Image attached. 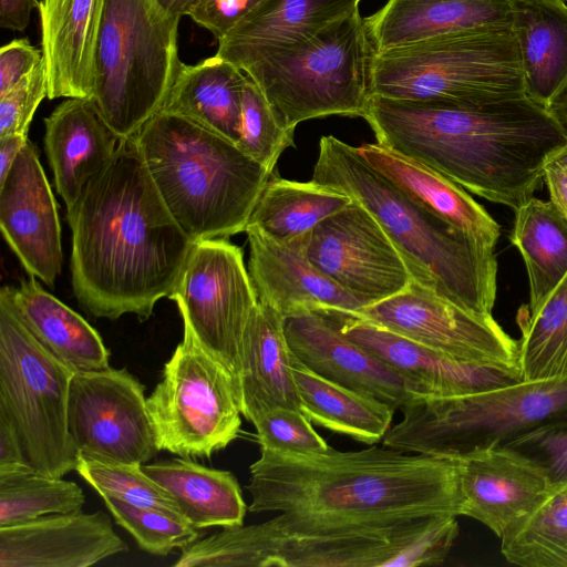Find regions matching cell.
I'll list each match as a JSON object with an SVG mask.
<instances>
[{
    "label": "cell",
    "instance_id": "1",
    "mask_svg": "<svg viewBox=\"0 0 567 567\" xmlns=\"http://www.w3.org/2000/svg\"><path fill=\"white\" fill-rule=\"evenodd\" d=\"M68 212L71 280L94 318L147 320L172 292L194 243L163 202L133 137Z\"/></svg>",
    "mask_w": 567,
    "mask_h": 567
},
{
    "label": "cell",
    "instance_id": "2",
    "mask_svg": "<svg viewBox=\"0 0 567 567\" xmlns=\"http://www.w3.org/2000/svg\"><path fill=\"white\" fill-rule=\"evenodd\" d=\"M252 513L330 527L394 526L462 515L458 461L375 445L317 455L260 449L249 466Z\"/></svg>",
    "mask_w": 567,
    "mask_h": 567
},
{
    "label": "cell",
    "instance_id": "3",
    "mask_svg": "<svg viewBox=\"0 0 567 567\" xmlns=\"http://www.w3.org/2000/svg\"><path fill=\"white\" fill-rule=\"evenodd\" d=\"M363 118L380 145L514 210L538 188L547 155L567 143L527 95L478 104L371 95Z\"/></svg>",
    "mask_w": 567,
    "mask_h": 567
},
{
    "label": "cell",
    "instance_id": "4",
    "mask_svg": "<svg viewBox=\"0 0 567 567\" xmlns=\"http://www.w3.org/2000/svg\"><path fill=\"white\" fill-rule=\"evenodd\" d=\"M311 179L363 205L400 250L413 280L464 309L492 315L497 290L493 248L419 205L357 146L336 136H321Z\"/></svg>",
    "mask_w": 567,
    "mask_h": 567
},
{
    "label": "cell",
    "instance_id": "5",
    "mask_svg": "<svg viewBox=\"0 0 567 567\" xmlns=\"http://www.w3.org/2000/svg\"><path fill=\"white\" fill-rule=\"evenodd\" d=\"M453 515L394 526L330 527L290 522L223 527L185 548L173 566L416 567L442 564L457 535Z\"/></svg>",
    "mask_w": 567,
    "mask_h": 567
},
{
    "label": "cell",
    "instance_id": "6",
    "mask_svg": "<svg viewBox=\"0 0 567 567\" xmlns=\"http://www.w3.org/2000/svg\"><path fill=\"white\" fill-rule=\"evenodd\" d=\"M133 138L167 209L193 243L246 230L270 171L229 140L163 111Z\"/></svg>",
    "mask_w": 567,
    "mask_h": 567
},
{
    "label": "cell",
    "instance_id": "7",
    "mask_svg": "<svg viewBox=\"0 0 567 567\" xmlns=\"http://www.w3.org/2000/svg\"><path fill=\"white\" fill-rule=\"evenodd\" d=\"M371 95L458 104L525 96L512 25L450 33L375 52Z\"/></svg>",
    "mask_w": 567,
    "mask_h": 567
},
{
    "label": "cell",
    "instance_id": "8",
    "mask_svg": "<svg viewBox=\"0 0 567 567\" xmlns=\"http://www.w3.org/2000/svg\"><path fill=\"white\" fill-rule=\"evenodd\" d=\"M179 20L157 0H106L91 101L121 140L162 110L182 70Z\"/></svg>",
    "mask_w": 567,
    "mask_h": 567
},
{
    "label": "cell",
    "instance_id": "9",
    "mask_svg": "<svg viewBox=\"0 0 567 567\" xmlns=\"http://www.w3.org/2000/svg\"><path fill=\"white\" fill-rule=\"evenodd\" d=\"M383 445L446 458L506 445L567 414V377L522 380L460 396H419L404 406Z\"/></svg>",
    "mask_w": 567,
    "mask_h": 567
},
{
    "label": "cell",
    "instance_id": "10",
    "mask_svg": "<svg viewBox=\"0 0 567 567\" xmlns=\"http://www.w3.org/2000/svg\"><path fill=\"white\" fill-rule=\"evenodd\" d=\"M374 53L357 9L243 72L264 93L281 125L295 132L298 124L312 118L363 117L371 96Z\"/></svg>",
    "mask_w": 567,
    "mask_h": 567
},
{
    "label": "cell",
    "instance_id": "11",
    "mask_svg": "<svg viewBox=\"0 0 567 567\" xmlns=\"http://www.w3.org/2000/svg\"><path fill=\"white\" fill-rule=\"evenodd\" d=\"M73 373L0 299V414L16 430L29 465L52 477H63L78 464L68 427Z\"/></svg>",
    "mask_w": 567,
    "mask_h": 567
},
{
    "label": "cell",
    "instance_id": "12",
    "mask_svg": "<svg viewBox=\"0 0 567 567\" xmlns=\"http://www.w3.org/2000/svg\"><path fill=\"white\" fill-rule=\"evenodd\" d=\"M146 403L158 450L181 457H210L240 432L236 380L186 322Z\"/></svg>",
    "mask_w": 567,
    "mask_h": 567
},
{
    "label": "cell",
    "instance_id": "13",
    "mask_svg": "<svg viewBox=\"0 0 567 567\" xmlns=\"http://www.w3.org/2000/svg\"><path fill=\"white\" fill-rule=\"evenodd\" d=\"M199 343L237 379L246 326L258 303L240 247L227 238L194 243L167 297Z\"/></svg>",
    "mask_w": 567,
    "mask_h": 567
},
{
    "label": "cell",
    "instance_id": "14",
    "mask_svg": "<svg viewBox=\"0 0 567 567\" xmlns=\"http://www.w3.org/2000/svg\"><path fill=\"white\" fill-rule=\"evenodd\" d=\"M359 316L454 359L520 371L517 340L492 315L464 309L415 280Z\"/></svg>",
    "mask_w": 567,
    "mask_h": 567
},
{
    "label": "cell",
    "instance_id": "15",
    "mask_svg": "<svg viewBox=\"0 0 567 567\" xmlns=\"http://www.w3.org/2000/svg\"><path fill=\"white\" fill-rule=\"evenodd\" d=\"M144 385L125 368L74 372L68 427L79 453L144 464L158 452Z\"/></svg>",
    "mask_w": 567,
    "mask_h": 567
},
{
    "label": "cell",
    "instance_id": "16",
    "mask_svg": "<svg viewBox=\"0 0 567 567\" xmlns=\"http://www.w3.org/2000/svg\"><path fill=\"white\" fill-rule=\"evenodd\" d=\"M305 252L322 274L364 308L401 292L413 280L392 239L355 200L311 231Z\"/></svg>",
    "mask_w": 567,
    "mask_h": 567
},
{
    "label": "cell",
    "instance_id": "17",
    "mask_svg": "<svg viewBox=\"0 0 567 567\" xmlns=\"http://www.w3.org/2000/svg\"><path fill=\"white\" fill-rule=\"evenodd\" d=\"M284 328L293 355L327 380L373 395L395 410L425 396L409 377L343 336L323 310L286 317Z\"/></svg>",
    "mask_w": 567,
    "mask_h": 567
},
{
    "label": "cell",
    "instance_id": "18",
    "mask_svg": "<svg viewBox=\"0 0 567 567\" xmlns=\"http://www.w3.org/2000/svg\"><path fill=\"white\" fill-rule=\"evenodd\" d=\"M0 228L25 271L52 287L61 274V226L54 195L28 140L0 183Z\"/></svg>",
    "mask_w": 567,
    "mask_h": 567
},
{
    "label": "cell",
    "instance_id": "19",
    "mask_svg": "<svg viewBox=\"0 0 567 567\" xmlns=\"http://www.w3.org/2000/svg\"><path fill=\"white\" fill-rule=\"evenodd\" d=\"M322 310L343 336L409 377L425 396L467 395L524 380L519 370L461 361L359 315Z\"/></svg>",
    "mask_w": 567,
    "mask_h": 567
},
{
    "label": "cell",
    "instance_id": "20",
    "mask_svg": "<svg viewBox=\"0 0 567 567\" xmlns=\"http://www.w3.org/2000/svg\"><path fill=\"white\" fill-rule=\"evenodd\" d=\"M456 460L462 516L481 522L499 538L553 486L535 462L504 445L475 450Z\"/></svg>",
    "mask_w": 567,
    "mask_h": 567
},
{
    "label": "cell",
    "instance_id": "21",
    "mask_svg": "<svg viewBox=\"0 0 567 567\" xmlns=\"http://www.w3.org/2000/svg\"><path fill=\"white\" fill-rule=\"evenodd\" d=\"M126 549L103 511L0 527V567H89Z\"/></svg>",
    "mask_w": 567,
    "mask_h": 567
},
{
    "label": "cell",
    "instance_id": "22",
    "mask_svg": "<svg viewBox=\"0 0 567 567\" xmlns=\"http://www.w3.org/2000/svg\"><path fill=\"white\" fill-rule=\"evenodd\" d=\"M248 272L257 299L284 318L308 310L334 309L359 315L364 306L322 274L305 246L278 241L247 227Z\"/></svg>",
    "mask_w": 567,
    "mask_h": 567
},
{
    "label": "cell",
    "instance_id": "23",
    "mask_svg": "<svg viewBox=\"0 0 567 567\" xmlns=\"http://www.w3.org/2000/svg\"><path fill=\"white\" fill-rule=\"evenodd\" d=\"M106 0H40L48 99L92 100L97 41Z\"/></svg>",
    "mask_w": 567,
    "mask_h": 567
},
{
    "label": "cell",
    "instance_id": "24",
    "mask_svg": "<svg viewBox=\"0 0 567 567\" xmlns=\"http://www.w3.org/2000/svg\"><path fill=\"white\" fill-rule=\"evenodd\" d=\"M362 0H261L224 37L216 54L247 66L312 38L357 9Z\"/></svg>",
    "mask_w": 567,
    "mask_h": 567
},
{
    "label": "cell",
    "instance_id": "25",
    "mask_svg": "<svg viewBox=\"0 0 567 567\" xmlns=\"http://www.w3.org/2000/svg\"><path fill=\"white\" fill-rule=\"evenodd\" d=\"M44 148L58 194L73 207L87 183L113 158L121 138L93 102L69 97L44 118Z\"/></svg>",
    "mask_w": 567,
    "mask_h": 567
},
{
    "label": "cell",
    "instance_id": "26",
    "mask_svg": "<svg viewBox=\"0 0 567 567\" xmlns=\"http://www.w3.org/2000/svg\"><path fill=\"white\" fill-rule=\"evenodd\" d=\"M0 299L30 334L73 372L110 368V351L100 333L78 312L48 292L30 276L17 286H4Z\"/></svg>",
    "mask_w": 567,
    "mask_h": 567
},
{
    "label": "cell",
    "instance_id": "27",
    "mask_svg": "<svg viewBox=\"0 0 567 567\" xmlns=\"http://www.w3.org/2000/svg\"><path fill=\"white\" fill-rule=\"evenodd\" d=\"M284 317L258 301L246 326L237 394L241 415L251 423L266 411L299 408Z\"/></svg>",
    "mask_w": 567,
    "mask_h": 567
},
{
    "label": "cell",
    "instance_id": "28",
    "mask_svg": "<svg viewBox=\"0 0 567 567\" xmlns=\"http://www.w3.org/2000/svg\"><path fill=\"white\" fill-rule=\"evenodd\" d=\"M375 52L467 30L512 25L511 0H388L364 19Z\"/></svg>",
    "mask_w": 567,
    "mask_h": 567
},
{
    "label": "cell",
    "instance_id": "29",
    "mask_svg": "<svg viewBox=\"0 0 567 567\" xmlns=\"http://www.w3.org/2000/svg\"><path fill=\"white\" fill-rule=\"evenodd\" d=\"M359 154L419 205L477 244L495 248L501 229L460 185L432 168L379 143L357 146Z\"/></svg>",
    "mask_w": 567,
    "mask_h": 567
},
{
    "label": "cell",
    "instance_id": "30",
    "mask_svg": "<svg viewBox=\"0 0 567 567\" xmlns=\"http://www.w3.org/2000/svg\"><path fill=\"white\" fill-rule=\"evenodd\" d=\"M525 92L547 109L567 83V3L565 0H511Z\"/></svg>",
    "mask_w": 567,
    "mask_h": 567
},
{
    "label": "cell",
    "instance_id": "31",
    "mask_svg": "<svg viewBox=\"0 0 567 567\" xmlns=\"http://www.w3.org/2000/svg\"><path fill=\"white\" fill-rule=\"evenodd\" d=\"M247 75L215 54L183 64L161 111L182 116L237 144Z\"/></svg>",
    "mask_w": 567,
    "mask_h": 567
},
{
    "label": "cell",
    "instance_id": "32",
    "mask_svg": "<svg viewBox=\"0 0 567 567\" xmlns=\"http://www.w3.org/2000/svg\"><path fill=\"white\" fill-rule=\"evenodd\" d=\"M142 468L196 528L244 524L247 507L231 472L206 467L188 457L143 464Z\"/></svg>",
    "mask_w": 567,
    "mask_h": 567
},
{
    "label": "cell",
    "instance_id": "33",
    "mask_svg": "<svg viewBox=\"0 0 567 567\" xmlns=\"http://www.w3.org/2000/svg\"><path fill=\"white\" fill-rule=\"evenodd\" d=\"M291 371L300 411L312 423L365 444L383 440L395 411L390 404L320 377L293 353Z\"/></svg>",
    "mask_w": 567,
    "mask_h": 567
},
{
    "label": "cell",
    "instance_id": "34",
    "mask_svg": "<svg viewBox=\"0 0 567 567\" xmlns=\"http://www.w3.org/2000/svg\"><path fill=\"white\" fill-rule=\"evenodd\" d=\"M351 202L348 195L312 179L295 182L272 173L247 227H256L285 244L305 246L311 231L322 220Z\"/></svg>",
    "mask_w": 567,
    "mask_h": 567
},
{
    "label": "cell",
    "instance_id": "35",
    "mask_svg": "<svg viewBox=\"0 0 567 567\" xmlns=\"http://www.w3.org/2000/svg\"><path fill=\"white\" fill-rule=\"evenodd\" d=\"M509 239L526 267L529 310L536 309L567 274V219L550 200L532 196L515 210Z\"/></svg>",
    "mask_w": 567,
    "mask_h": 567
},
{
    "label": "cell",
    "instance_id": "36",
    "mask_svg": "<svg viewBox=\"0 0 567 567\" xmlns=\"http://www.w3.org/2000/svg\"><path fill=\"white\" fill-rule=\"evenodd\" d=\"M516 323L524 380L567 377V274L534 310L522 305Z\"/></svg>",
    "mask_w": 567,
    "mask_h": 567
},
{
    "label": "cell",
    "instance_id": "37",
    "mask_svg": "<svg viewBox=\"0 0 567 567\" xmlns=\"http://www.w3.org/2000/svg\"><path fill=\"white\" fill-rule=\"evenodd\" d=\"M507 563L522 567H567V481L551 486L544 498L501 537Z\"/></svg>",
    "mask_w": 567,
    "mask_h": 567
},
{
    "label": "cell",
    "instance_id": "38",
    "mask_svg": "<svg viewBox=\"0 0 567 567\" xmlns=\"http://www.w3.org/2000/svg\"><path fill=\"white\" fill-rule=\"evenodd\" d=\"M84 503L83 489L72 481L34 470L0 474V527L51 514L75 513Z\"/></svg>",
    "mask_w": 567,
    "mask_h": 567
},
{
    "label": "cell",
    "instance_id": "39",
    "mask_svg": "<svg viewBox=\"0 0 567 567\" xmlns=\"http://www.w3.org/2000/svg\"><path fill=\"white\" fill-rule=\"evenodd\" d=\"M87 453H79L75 471L102 497L110 496L132 505L182 516L172 496L142 468Z\"/></svg>",
    "mask_w": 567,
    "mask_h": 567
},
{
    "label": "cell",
    "instance_id": "40",
    "mask_svg": "<svg viewBox=\"0 0 567 567\" xmlns=\"http://www.w3.org/2000/svg\"><path fill=\"white\" fill-rule=\"evenodd\" d=\"M102 498L115 522L150 554L165 556L175 549L184 550L200 535L199 529L183 516L132 505L110 496Z\"/></svg>",
    "mask_w": 567,
    "mask_h": 567
},
{
    "label": "cell",
    "instance_id": "41",
    "mask_svg": "<svg viewBox=\"0 0 567 567\" xmlns=\"http://www.w3.org/2000/svg\"><path fill=\"white\" fill-rule=\"evenodd\" d=\"M292 145L293 132H289L281 125L264 93L247 76L243 91L237 146L274 173L282 152Z\"/></svg>",
    "mask_w": 567,
    "mask_h": 567
},
{
    "label": "cell",
    "instance_id": "42",
    "mask_svg": "<svg viewBox=\"0 0 567 567\" xmlns=\"http://www.w3.org/2000/svg\"><path fill=\"white\" fill-rule=\"evenodd\" d=\"M298 409L278 406L256 419L252 424L260 449L288 455H317L331 447Z\"/></svg>",
    "mask_w": 567,
    "mask_h": 567
},
{
    "label": "cell",
    "instance_id": "43",
    "mask_svg": "<svg viewBox=\"0 0 567 567\" xmlns=\"http://www.w3.org/2000/svg\"><path fill=\"white\" fill-rule=\"evenodd\" d=\"M535 462L551 484L567 481V414L504 445Z\"/></svg>",
    "mask_w": 567,
    "mask_h": 567
},
{
    "label": "cell",
    "instance_id": "44",
    "mask_svg": "<svg viewBox=\"0 0 567 567\" xmlns=\"http://www.w3.org/2000/svg\"><path fill=\"white\" fill-rule=\"evenodd\" d=\"M48 97V79L42 61L4 95L0 96V137L28 136L33 115Z\"/></svg>",
    "mask_w": 567,
    "mask_h": 567
},
{
    "label": "cell",
    "instance_id": "45",
    "mask_svg": "<svg viewBox=\"0 0 567 567\" xmlns=\"http://www.w3.org/2000/svg\"><path fill=\"white\" fill-rule=\"evenodd\" d=\"M261 0H196L187 16L218 40Z\"/></svg>",
    "mask_w": 567,
    "mask_h": 567
},
{
    "label": "cell",
    "instance_id": "46",
    "mask_svg": "<svg viewBox=\"0 0 567 567\" xmlns=\"http://www.w3.org/2000/svg\"><path fill=\"white\" fill-rule=\"evenodd\" d=\"M42 51L28 39H14L0 49V96L12 89L41 61Z\"/></svg>",
    "mask_w": 567,
    "mask_h": 567
},
{
    "label": "cell",
    "instance_id": "47",
    "mask_svg": "<svg viewBox=\"0 0 567 567\" xmlns=\"http://www.w3.org/2000/svg\"><path fill=\"white\" fill-rule=\"evenodd\" d=\"M549 200L567 219V143L549 153L543 166Z\"/></svg>",
    "mask_w": 567,
    "mask_h": 567
},
{
    "label": "cell",
    "instance_id": "48",
    "mask_svg": "<svg viewBox=\"0 0 567 567\" xmlns=\"http://www.w3.org/2000/svg\"><path fill=\"white\" fill-rule=\"evenodd\" d=\"M33 470L11 423L0 414V474ZM37 472V471H35Z\"/></svg>",
    "mask_w": 567,
    "mask_h": 567
},
{
    "label": "cell",
    "instance_id": "49",
    "mask_svg": "<svg viewBox=\"0 0 567 567\" xmlns=\"http://www.w3.org/2000/svg\"><path fill=\"white\" fill-rule=\"evenodd\" d=\"M38 0H0V27L12 31H24Z\"/></svg>",
    "mask_w": 567,
    "mask_h": 567
},
{
    "label": "cell",
    "instance_id": "50",
    "mask_svg": "<svg viewBox=\"0 0 567 567\" xmlns=\"http://www.w3.org/2000/svg\"><path fill=\"white\" fill-rule=\"evenodd\" d=\"M28 136L8 135L0 137V183L16 162L19 153L28 142Z\"/></svg>",
    "mask_w": 567,
    "mask_h": 567
},
{
    "label": "cell",
    "instance_id": "51",
    "mask_svg": "<svg viewBox=\"0 0 567 567\" xmlns=\"http://www.w3.org/2000/svg\"><path fill=\"white\" fill-rule=\"evenodd\" d=\"M547 110L559 125L567 141V83L549 102Z\"/></svg>",
    "mask_w": 567,
    "mask_h": 567
},
{
    "label": "cell",
    "instance_id": "52",
    "mask_svg": "<svg viewBox=\"0 0 567 567\" xmlns=\"http://www.w3.org/2000/svg\"><path fill=\"white\" fill-rule=\"evenodd\" d=\"M167 11L176 16H187L196 0H157Z\"/></svg>",
    "mask_w": 567,
    "mask_h": 567
}]
</instances>
